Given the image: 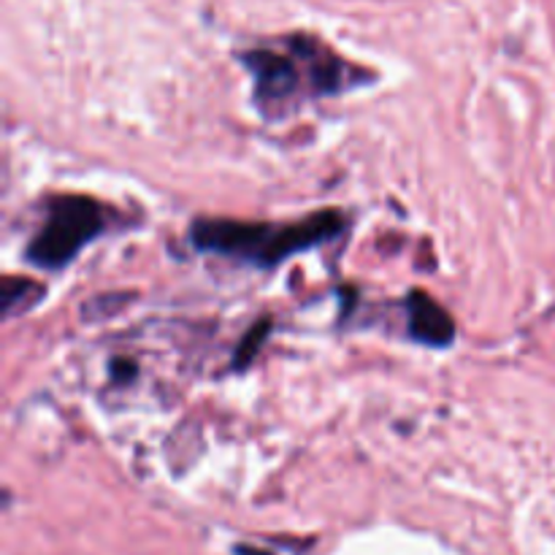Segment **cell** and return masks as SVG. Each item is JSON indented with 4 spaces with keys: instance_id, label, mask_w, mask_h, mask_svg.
Here are the masks:
<instances>
[{
    "instance_id": "3957f363",
    "label": "cell",
    "mask_w": 555,
    "mask_h": 555,
    "mask_svg": "<svg viewBox=\"0 0 555 555\" xmlns=\"http://www.w3.org/2000/svg\"><path fill=\"white\" fill-rule=\"evenodd\" d=\"M106 225V211L87 195H60L49 204L47 222L27 247L33 263L60 269Z\"/></svg>"
},
{
    "instance_id": "6da1fadb",
    "label": "cell",
    "mask_w": 555,
    "mask_h": 555,
    "mask_svg": "<svg viewBox=\"0 0 555 555\" xmlns=\"http://www.w3.org/2000/svg\"><path fill=\"white\" fill-rule=\"evenodd\" d=\"M247 65L263 108L287 106L298 92H334L350 74L345 60L307 36L287 38L285 49H255Z\"/></svg>"
},
{
    "instance_id": "277c9868",
    "label": "cell",
    "mask_w": 555,
    "mask_h": 555,
    "mask_svg": "<svg viewBox=\"0 0 555 555\" xmlns=\"http://www.w3.org/2000/svg\"><path fill=\"white\" fill-rule=\"evenodd\" d=\"M410 328L415 339L437 347L450 345L455 336V325L450 314L434 298H428L426 293L410 296Z\"/></svg>"
},
{
    "instance_id": "5b68a950",
    "label": "cell",
    "mask_w": 555,
    "mask_h": 555,
    "mask_svg": "<svg viewBox=\"0 0 555 555\" xmlns=\"http://www.w3.org/2000/svg\"><path fill=\"white\" fill-rule=\"evenodd\" d=\"M41 296L43 287L38 282L27 280V276H9V280H3V291H0L3 314L5 318H14V314L30 309Z\"/></svg>"
},
{
    "instance_id": "7a4b0ae2",
    "label": "cell",
    "mask_w": 555,
    "mask_h": 555,
    "mask_svg": "<svg viewBox=\"0 0 555 555\" xmlns=\"http://www.w3.org/2000/svg\"><path fill=\"white\" fill-rule=\"evenodd\" d=\"M341 217L336 211H318L309 220L291 225H266V222H233V220H201L193 225V242L201 249L255 263H276L287 255L314 247L323 238L341 231Z\"/></svg>"
}]
</instances>
